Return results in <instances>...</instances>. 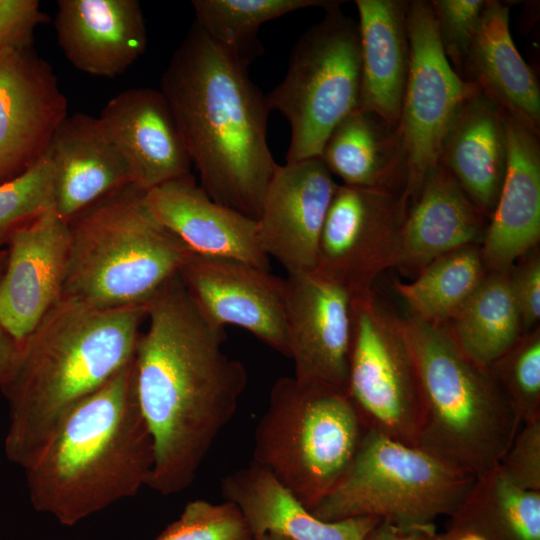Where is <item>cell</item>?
Returning <instances> with one entry per match:
<instances>
[{"instance_id": "1", "label": "cell", "mask_w": 540, "mask_h": 540, "mask_svg": "<svg viewBox=\"0 0 540 540\" xmlns=\"http://www.w3.org/2000/svg\"><path fill=\"white\" fill-rule=\"evenodd\" d=\"M146 319L131 375L153 441L147 487L170 496L195 480L236 413L248 374L224 352L225 328L204 317L178 273L148 303Z\"/></svg>"}, {"instance_id": "2", "label": "cell", "mask_w": 540, "mask_h": 540, "mask_svg": "<svg viewBox=\"0 0 540 540\" xmlns=\"http://www.w3.org/2000/svg\"><path fill=\"white\" fill-rule=\"evenodd\" d=\"M200 186L211 199L257 220L278 164L267 143L266 96L247 68L194 21L161 78Z\"/></svg>"}, {"instance_id": "3", "label": "cell", "mask_w": 540, "mask_h": 540, "mask_svg": "<svg viewBox=\"0 0 540 540\" xmlns=\"http://www.w3.org/2000/svg\"><path fill=\"white\" fill-rule=\"evenodd\" d=\"M147 306L98 309L62 297L19 345L1 393L7 459L22 468L81 400L131 362Z\"/></svg>"}, {"instance_id": "4", "label": "cell", "mask_w": 540, "mask_h": 540, "mask_svg": "<svg viewBox=\"0 0 540 540\" xmlns=\"http://www.w3.org/2000/svg\"><path fill=\"white\" fill-rule=\"evenodd\" d=\"M131 363L76 404L23 468L37 512L73 526L148 485L153 441Z\"/></svg>"}, {"instance_id": "5", "label": "cell", "mask_w": 540, "mask_h": 540, "mask_svg": "<svg viewBox=\"0 0 540 540\" xmlns=\"http://www.w3.org/2000/svg\"><path fill=\"white\" fill-rule=\"evenodd\" d=\"M417 368L422 417L416 447L478 477L495 467L521 424L489 368L479 366L446 329L400 318Z\"/></svg>"}, {"instance_id": "6", "label": "cell", "mask_w": 540, "mask_h": 540, "mask_svg": "<svg viewBox=\"0 0 540 540\" xmlns=\"http://www.w3.org/2000/svg\"><path fill=\"white\" fill-rule=\"evenodd\" d=\"M62 297L98 309L147 306L192 251L153 215L131 184L68 222Z\"/></svg>"}, {"instance_id": "7", "label": "cell", "mask_w": 540, "mask_h": 540, "mask_svg": "<svg viewBox=\"0 0 540 540\" xmlns=\"http://www.w3.org/2000/svg\"><path fill=\"white\" fill-rule=\"evenodd\" d=\"M366 429L347 391L283 376L255 428L253 461L311 510L342 478Z\"/></svg>"}, {"instance_id": "8", "label": "cell", "mask_w": 540, "mask_h": 540, "mask_svg": "<svg viewBox=\"0 0 540 540\" xmlns=\"http://www.w3.org/2000/svg\"><path fill=\"white\" fill-rule=\"evenodd\" d=\"M475 478L366 429L342 478L310 512L324 521L372 516L399 526L434 523L457 510Z\"/></svg>"}, {"instance_id": "9", "label": "cell", "mask_w": 540, "mask_h": 540, "mask_svg": "<svg viewBox=\"0 0 540 540\" xmlns=\"http://www.w3.org/2000/svg\"><path fill=\"white\" fill-rule=\"evenodd\" d=\"M360 91L358 23L335 5L301 35L284 79L265 95L290 125L286 163L320 157L332 130L359 108Z\"/></svg>"}, {"instance_id": "10", "label": "cell", "mask_w": 540, "mask_h": 540, "mask_svg": "<svg viewBox=\"0 0 540 540\" xmlns=\"http://www.w3.org/2000/svg\"><path fill=\"white\" fill-rule=\"evenodd\" d=\"M347 392L367 429L416 446L422 400L414 357L400 318L374 294L352 298Z\"/></svg>"}, {"instance_id": "11", "label": "cell", "mask_w": 540, "mask_h": 540, "mask_svg": "<svg viewBox=\"0 0 540 540\" xmlns=\"http://www.w3.org/2000/svg\"><path fill=\"white\" fill-rule=\"evenodd\" d=\"M407 31L410 65L397 126L405 171L401 200L406 210L438 165L452 125L478 89L462 79L447 60L430 1H409Z\"/></svg>"}, {"instance_id": "12", "label": "cell", "mask_w": 540, "mask_h": 540, "mask_svg": "<svg viewBox=\"0 0 540 540\" xmlns=\"http://www.w3.org/2000/svg\"><path fill=\"white\" fill-rule=\"evenodd\" d=\"M406 212L399 193L338 184L321 232L315 271L352 298L372 294L376 278L396 267Z\"/></svg>"}, {"instance_id": "13", "label": "cell", "mask_w": 540, "mask_h": 540, "mask_svg": "<svg viewBox=\"0 0 540 540\" xmlns=\"http://www.w3.org/2000/svg\"><path fill=\"white\" fill-rule=\"evenodd\" d=\"M178 274L212 324L241 327L289 358L286 281L240 260L191 253Z\"/></svg>"}, {"instance_id": "14", "label": "cell", "mask_w": 540, "mask_h": 540, "mask_svg": "<svg viewBox=\"0 0 540 540\" xmlns=\"http://www.w3.org/2000/svg\"><path fill=\"white\" fill-rule=\"evenodd\" d=\"M285 321L293 377L347 391L352 344V297L319 274H288Z\"/></svg>"}, {"instance_id": "15", "label": "cell", "mask_w": 540, "mask_h": 540, "mask_svg": "<svg viewBox=\"0 0 540 540\" xmlns=\"http://www.w3.org/2000/svg\"><path fill=\"white\" fill-rule=\"evenodd\" d=\"M67 115L52 67L32 46L0 50V184L44 155Z\"/></svg>"}, {"instance_id": "16", "label": "cell", "mask_w": 540, "mask_h": 540, "mask_svg": "<svg viewBox=\"0 0 540 540\" xmlns=\"http://www.w3.org/2000/svg\"><path fill=\"white\" fill-rule=\"evenodd\" d=\"M0 277V324L20 345L62 298L68 271V223L50 206L16 232Z\"/></svg>"}, {"instance_id": "17", "label": "cell", "mask_w": 540, "mask_h": 540, "mask_svg": "<svg viewBox=\"0 0 540 540\" xmlns=\"http://www.w3.org/2000/svg\"><path fill=\"white\" fill-rule=\"evenodd\" d=\"M338 186L320 157L279 165L257 221L260 247L288 274L313 271L325 218Z\"/></svg>"}, {"instance_id": "18", "label": "cell", "mask_w": 540, "mask_h": 540, "mask_svg": "<svg viewBox=\"0 0 540 540\" xmlns=\"http://www.w3.org/2000/svg\"><path fill=\"white\" fill-rule=\"evenodd\" d=\"M98 119L139 189L147 192L190 174L192 163L160 90H124L106 103Z\"/></svg>"}, {"instance_id": "19", "label": "cell", "mask_w": 540, "mask_h": 540, "mask_svg": "<svg viewBox=\"0 0 540 540\" xmlns=\"http://www.w3.org/2000/svg\"><path fill=\"white\" fill-rule=\"evenodd\" d=\"M503 111L506 170L480 245L486 272L508 271L540 239V142L535 131Z\"/></svg>"}, {"instance_id": "20", "label": "cell", "mask_w": 540, "mask_h": 540, "mask_svg": "<svg viewBox=\"0 0 540 540\" xmlns=\"http://www.w3.org/2000/svg\"><path fill=\"white\" fill-rule=\"evenodd\" d=\"M145 199L156 219L193 253L270 270L257 221L211 199L191 173L145 192Z\"/></svg>"}, {"instance_id": "21", "label": "cell", "mask_w": 540, "mask_h": 540, "mask_svg": "<svg viewBox=\"0 0 540 540\" xmlns=\"http://www.w3.org/2000/svg\"><path fill=\"white\" fill-rule=\"evenodd\" d=\"M55 16L58 45L79 71L113 78L145 51L146 26L136 0H59Z\"/></svg>"}, {"instance_id": "22", "label": "cell", "mask_w": 540, "mask_h": 540, "mask_svg": "<svg viewBox=\"0 0 540 540\" xmlns=\"http://www.w3.org/2000/svg\"><path fill=\"white\" fill-rule=\"evenodd\" d=\"M53 171V206L67 223L132 183L130 169L98 117L67 115L46 150Z\"/></svg>"}, {"instance_id": "23", "label": "cell", "mask_w": 540, "mask_h": 540, "mask_svg": "<svg viewBox=\"0 0 540 540\" xmlns=\"http://www.w3.org/2000/svg\"><path fill=\"white\" fill-rule=\"evenodd\" d=\"M489 219L438 164L408 207L399 232L396 267L418 272L449 252L482 243Z\"/></svg>"}, {"instance_id": "24", "label": "cell", "mask_w": 540, "mask_h": 540, "mask_svg": "<svg viewBox=\"0 0 540 540\" xmlns=\"http://www.w3.org/2000/svg\"><path fill=\"white\" fill-rule=\"evenodd\" d=\"M220 491L240 510L253 539L273 532L292 540H363L380 521L372 516L321 520L255 461L222 477Z\"/></svg>"}, {"instance_id": "25", "label": "cell", "mask_w": 540, "mask_h": 540, "mask_svg": "<svg viewBox=\"0 0 540 540\" xmlns=\"http://www.w3.org/2000/svg\"><path fill=\"white\" fill-rule=\"evenodd\" d=\"M404 0H356L361 47L360 109L397 129L410 65Z\"/></svg>"}, {"instance_id": "26", "label": "cell", "mask_w": 540, "mask_h": 540, "mask_svg": "<svg viewBox=\"0 0 540 540\" xmlns=\"http://www.w3.org/2000/svg\"><path fill=\"white\" fill-rule=\"evenodd\" d=\"M502 108L479 88L452 125L439 163L490 220L506 170Z\"/></svg>"}, {"instance_id": "27", "label": "cell", "mask_w": 540, "mask_h": 540, "mask_svg": "<svg viewBox=\"0 0 540 540\" xmlns=\"http://www.w3.org/2000/svg\"><path fill=\"white\" fill-rule=\"evenodd\" d=\"M462 79L474 83L504 111L539 132V84L514 44L506 3L486 0Z\"/></svg>"}, {"instance_id": "28", "label": "cell", "mask_w": 540, "mask_h": 540, "mask_svg": "<svg viewBox=\"0 0 540 540\" xmlns=\"http://www.w3.org/2000/svg\"><path fill=\"white\" fill-rule=\"evenodd\" d=\"M320 158L343 185L402 193L405 171L397 129L371 111L358 108L341 120Z\"/></svg>"}, {"instance_id": "29", "label": "cell", "mask_w": 540, "mask_h": 540, "mask_svg": "<svg viewBox=\"0 0 540 540\" xmlns=\"http://www.w3.org/2000/svg\"><path fill=\"white\" fill-rule=\"evenodd\" d=\"M462 533L485 540H540V491L519 488L497 464L475 478L449 516L443 531L446 540Z\"/></svg>"}, {"instance_id": "30", "label": "cell", "mask_w": 540, "mask_h": 540, "mask_svg": "<svg viewBox=\"0 0 540 540\" xmlns=\"http://www.w3.org/2000/svg\"><path fill=\"white\" fill-rule=\"evenodd\" d=\"M508 271L487 272L469 299L441 325L468 358L485 368L524 334Z\"/></svg>"}, {"instance_id": "31", "label": "cell", "mask_w": 540, "mask_h": 540, "mask_svg": "<svg viewBox=\"0 0 540 540\" xmlns=\"http://www.w3.org/2000/svg\"><path fill=\"white\" fill-rule=\"evenodd\" d=\"M486 269L478 245L432 260L410 283L394 281L411 316L434 325L446 324L479 286Z\"/></svg>"}, {"instance_id": "32", "label": "cell", "mask_w": 540, "mask_h": 540, "mask_svg": "<svg viewBox=\"0 0 540 540\" xmlns=\"http://www.w3.org/2000/svg\"><path fill=\"white\" fill-rule=\"evenodd\" d=\"M196 24L226 54L248 66L263 54L258 39L262 24L296 10L328 9L335 0H193Z\"/></svg>"}, {"instance_id": "33", "label": "cell", "mask_w": 540, "mask_h": 540, "mask_svg": "<svg viewBox=\"0 0 540 540\" xmlns=\"http://www.w3.org/2000/svg\"><path fill=\"white\" fill-rule=\"evenodd\" d=\"M520 424L540 418V331L534 328L489 367Z\"/></svg>"}, {"instance_id": "34", "label": "cell", "mask_w": 540, "mask_h": 540, "mask_svg": "<svg viewBox=\"0 0 540 540\" xmlns=\"http://www.w3.org/2000/svg\"><path fill=\"white\" fill-rule=\"evenodd\" d=\"M53 205V171L47 152L18 177L0 184V249Z\"/></svg>"}, {"instance_id": "35", "label": "cell", "mask_w": 540, "mask_h": 540, "mask_svg": "<svg viewBox=\"0 0 540 540\" xmlns=\"http://www.w3.org/2000/svg\"><path fill=\"white\" fill-rule=\"evenodd\" d=\"M155 540H254L240 510L232 503L189 501L180 516Z\"/></svg>"}, {"instance_id": "36", "label": "cell", "mask_w": 540, "mask_h": 540, "mask_svg": "<svg viewBox=\"0 0 540 540\" xmlns=\"http://www.w3.org/2000/svg\"><path fill=\"white\" fill-rule=\"evenodd\" d=\"M430 5L444 54L462 78L486 0H432Z\"/></svg>"}, {"instance_id": "37", "label": "cell", "mask_w": 540, "mask_h": 540, "mask_svg": "<svg viewBox=\"0 0 540 540\" xmlns=\"http://www.w3.org/2000/svg\"><path fill=\"white\" fill-rule=\"evenodd\" d=\"M498 466L519 488L540 491V418L521 425Z\"/></svg>"}, {"instance_id": "38", "label": "cell", "mask_w": 540, "mask_h": 540, "mask_svg": "<svg viewBox=\"0 0 540 540\" xmlns=\"http://www.w3.org/2000/svg\"><path fill=\"white\" fill-rule=\"evenodd\" d=\"M520 258L508 271L509 285L523 333L540 319V257L536 248Z\"/></svg>"}, {"instance_id": "39", "label": "cell", "mask_w": 540, "mask_h": 540, "mask_svg": "<svg viewBox=\"0 0 540 540\" xmlns=\"http://www.w3.org/2000/svg\"><path fill=\"white\" fill-rule=\"evenodd\" d=\"M45 19L36 0H0V50L31 47L34 31Z\"/></svg>"}, {"instance_id": "40", "label": "cell", "mask_w": 540, "mask_h": 540, "mask_svg": "<svg viewBox=\"0 0 540 540\" xmlns=\"http://www.w3.org/2000/svg\"><path fill=\"white\" fill-rule=\"evenodd\" d=\"M363 540H446L434 523L399 526L380 520Z\"/></svg>"}, {"instance_id": "41", "label": "cell", "mask_w": 540, "mask_h": 540, "mask_svg": "<svg viewBox=\"0 0 540 540\" xmlns=\"http://www.w3.org/2000/svg\"><path fill=\"white\" fill-rule=\"evenodd\" d=\"M18 352V342L0 324V392L13 370Z\"/></svg>"}, {"instance_id": "42", "label": "cell", "mask_w": 540, "mask_h": 540, "mask_svg": "<svg viewBox=\"0 0 540 540\" xmlns=\"http://www.w3.org/2000/svg\"><path fill=\"white\" fill-rule=\"evenodd\" d=\"M254 540H292L286 536L273 533V532H265L257 537H254Z\"/></svg>"}, {"instance_id": "43", "label": "cell", "mask_w": 540, "mask_h": 540, "mask_svg": "<svg viewBox=\"0 0 540 540\" xmlns=\"http://www.w3.org/2000/svg\"><path fill=\"white\" fill-rule=\"evenodd\" d=\"M452 540H485V539L473 533H462L455 536Z\"/></svg>"}, {"instance_id": "44", "label": "cell", "mask_w": 540, "mask_h": 540, "mask_svg": "<svg viewBox=\"0 0 540 540\" xmlns=\"http://www.w3.org/2000/svg\"><path fill=\"white\" fill-rule=\"evenodd\" d=\"M7 262V249H0V277L5 269Z\"/></svg>"}]
</instances>
